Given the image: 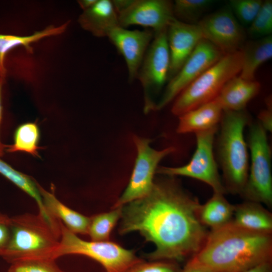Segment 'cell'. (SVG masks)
<instances>
[{"instance_id":"obj_1","label":"cell","mask_w":272,"mask_h":272,"mask_svg":"<svg viewBox=\"0 0 272 272\" xmlns=\"http://www.w3.org/2000/svg\"><path fill=\"white\" fill-rule=\"evenodd\" d=\"M162 176L148 195L121 207L119 234L137 232L153 243L154 250L146 255L150 260L190 259L209 232L199 218L201 204L175 177Z\"/></svg>"},{"instance_id":"obj_2","label":"cell","mask_w":272,"mask_h":272,"mask_svg":"<svg viewBox=\"0 0 272 272\" xmlns=\"http://www.w3.org/2000/svg\"><path fill=\"white\" fill-rule=\"evenodd\" d=\"M271 259L272 234L250 231L231 221L211 230L189 260L214 272H243Z\"/></svg>"},{"instance_id":"obj_3","label":"cell","mask_w":272,"mask_h":272,"mask_svg":"<svg viewBox=\"0 0 272 272\" xmlns=\"http://www.w3.org/2000/svg\"><path fill=\"white\" fill-rule=\"evenodd\" d=\"M245 110H223L217 141L218 160L222 171L223 182L227 192L241 194L249 172V154L244 135L250 123Z\"/></svg>"},{"instance_id":"obj_4","label":"cell","mask_w":272,"mask_h":272,"mask_svg":"<svg viewBox=\"0 0 272 272\" xmlns=\"http://www.w3.org/2000/svg\"><path fill=\"white\" fill-rule=\"evenodd\" d=\"M60 239V230L53 228L39 213L11 217V238L2 257L10 263L27 259L55 260Z\"/></svg>"},{"instance_id":"obj_5","label":"cell","mask_w":272,"mask_h":272,"mask_svg":"<svg viewBox=\"0 0 272 272\" xmlns=\"http://www.w3.org/2000/svg\"><path fill=\"white\" fill-rule=\"evenodd\" d=\"M242 50L224 55L186 87L174 100L171 112L179 116L213 100L225 84L240 73Z\"/></svg>"},{"instance_id":"obj_6","label":"cell","mask_w":272,"mask_h":272,"mask_svg":"<svg viewBox=\"0 0 272 272\" xmlns=\"http://www.w3.org/2000/svg\"><path fill=\"white\" fill-rule=\"evenodd\" d=\"M59 225L60 239L55 259L65 255H84L98 262L106 272H126L143 260L133 250L116 243L85 240L68 230L60 221Z\"/></svg>"},{"instance_id":"obj_7","label":"cell","mask_w":272,"mask_h":272,"mask_svg":"<svg viewBox=\"0 0 272 272\" xmlns=\"http://www.w3.org/2000/svg\"><path fill=\"white\" fill-rule=\"evenodd\" d=\"M247 146L250 164L240 194L245 200L272 206L271 155L266 131L257 121L249 123Z\"/></svg>"},{"instance_id":"obj_8","label":"cell","mask_w":272,"mask_h":272,"mask_svg":"<svg viewBox=\"0 0 272 272\" xmlns=\"http://www.w3.org/2000/svg\"><path fill=\"white\" fill-rule=\"evenodd\" d=\"M218 127L195 133L196 149L188 163L176 167H158L156 173L164 176H181L194 178L209 185L213 192L226 193L227 191L214 153L215 135Z\"/></svg>"},{"instance_id":"obj_9","label":"cell","mask_w":272,"mask_h":272,"mask_svg":"<svg viewBox=\"0 0 272 272\" xmlns=\"http://www.w3.org/2000/svg\"><path fill=\"white\" fill-rule=\"evenodd\" d=\"M132 140L137 153L133 169L126 187L112 208L121 207L148 195L153 186L159 163L176 151L173 146L154 149L150 146L151 140L148 138L134 135Z\"/></svg>"},{"instance_id":"obj_10","label":"cell","mask_w":272,"mask_h":272,"mask_svg":"<svg viewBox=\"0 0 272 272\" xmlns=\"http://www.w3.org/2000/svg\"><path fill=\"white\" fill-rule=\"evenodd\" d=\"M167 28L154 32L138 72V79L144 92L145 111L155 110L154 95L168 80L170 55Z\"/></svg>"},{"instance_id":"obj_11","label":"cell","mask_w":272,"mask_h":272,"mask_svg":"<svg viewBox=\"0 0 272 272\" xmlns=\"http://www.w3.org/2000/svg\"><path fill=\"white\" fill-rule=\"evenodd\" d=\"M224 55L205 39L196 46L178 73L172 77L157 102L155 110H160L173 101L189 85Z\"/></svg>"},{"instance_id":"obj_12","label":"cell","mask_w":272,"mask_h":272,"mask_svg":"<svg viewBox=\"0 0 272 272\" xmlns=\"http://www.w3.org/2000/svg\"><path fill=\"white\" fill-rule=\"evenodd\" d=\"M196 24L203 39L224 55L242 50L246 43V32L229 7L207 15Z\"/></svg>"},{"instance_id":"obj_13","label":"cell","mask_w":272,"mask_h":272,"mask_svg":"<svg viewBox=\"0 0 272 272\" xmlns=\"http://www.w3.org/2000/svg\"><path fill=\"white\" fill-rule=\"evenodd\" d=\"M173 5L168 0H134L118 15L119 25L124 28L140 25L151 28L154 32L160 31L167 28L175 18Z\"/></svg>"},{"instance_id":"obj_14","label":"cell","mask_w":272,"mask_h":272,"mask_svg":"<svg viewBox=\"0 0 272 272\" xmlns=\"http://www.w3.org/2000/svg\"><path fill=\"white\" fill-rule=\"evenodd\" d=\"M154 36L153 30H130L120 26L109 32L107 37L125 60L129 80L132 81L137 78L139 70Z\"/></svg>"},{"instance_id":"obj_15","label":"cell","mask_w":272,"mask_h":272,"mask_svg":"<svg viewBox=\"0 0 272 272\" xmlns=\"http://www.w3.org/2000/svg\"><path fill=\"white\" fill-rule=\"evenodd\" d=\"M167 36L170 55L169 81L203 38L197 24L186 23L175 18L167 27Z\"/></svg>"},{"instance_id":"obj_16","label":"cell","mask_w":272,"mask_h":272,"mask_svg":"<svg viewBox=\"0 0 272 272\" xmlns=\"http://www.w3.org/2000/svg\"><path fill=\"white\" fill-rule=\"evenodd\" d=\"M260 89V84L255 80H247L236 76L225 84L214 99L223 110H243Z\"/></svg>"},{"instance_id":"obj_17","label":"cell","mask_w":272,"mask_h":272,"mask_svg":"<svg viewBox=\"0 0 272 272\" xmlns=\"http://www.w3.org/2000/svg\"><path fill=\"white\" fill-rule=\"evenodd\" d=\"M78 22L84 30L98 37H107L112 29L119 26L118 15L109 0H97L83 11Z\"/></svg>"},{"instance_id":"obj_18","label":"cell","mask_w":272,"mask_h":272,"mask_svg":"<svg viewBox=\"0 0 272 272\" xmlns=\"http://www.w3.org/2000/svg\"><path fill=\"white\" fill-rule=\"evenodd\" d=\"M223 112L221 106L214 99L179 116L176 132L195 133L218 127Z\"/></svg>"},{"instance_id":"obj_19","label":"cell","mask_w":272,"mask_h":272,"mask_svg":"<svg viewBox=\"0 0 272 272\" xmlns=\"http://www.w3.org/2000/svg\"><path fill=\"white\" fill-rule=\"evenodd\" d=\"M44 207L49 214L60 221L70 231L76 234H88L90 217L69 208L59 200L54 191L46 190L38 184Z\"/></svg>"},{"instance_id":"obj_20","label":"cell","mask_w":272,"mask_h":272,"mask_svg":"<svg viewBox=\"0 0 272 272\" xmlns=\"http://www.w3.org/2000/svg\"><path fill=\"white\" fill-rule=\"evenodd\" d=\"M232 222L250 231L272 234V214L259 202L245 200L234 205Z\"/></svg>"},{"instance_id":"obj_21","label":"cell","mask_w":272,"mask_h":272,"mask_svg":"<svg viewBox=\"0 0 272 272\" xmlns=\"http://www.w3.org/2000/svg\"><path fill=\"white\" fill-rule=\"evenodd\" d=\"M69 24L70 22H67L59 26H49L27 36L0 34V77L6 76L5 59L8 52L17 47L23 46L27 51L32 52V44L44 38L63 33Z\"/></svg>"},{"instance_id":"obj_22","label":"cell","mask_w":272,"mask_h":272,"mask_svg":"<svg viewBox=\"0 0 272 272\" xmlns=\"http://www.w3.org/2000/svg\"><path fill=\"white\" fill-rule=\"evenodd\" d=\"M243 58L239 76L254 80L258 67L272 57V35L245 43L242 49Z\"/></svg>"},{"instance_id":"obj_23","label":"cell","mask_w":272,"mask_h":272,"mask_svg":"<svg viewBox=\"0 0 272 272\" xmlns=\"http://www.w3.org/2000/svg\"><path fill=\"white\" fill-rule=\"evenodd\" d=\"M234 205L230 203L224 194L213 192L212 197L203 205H200L198 216L201 223L211 230L219 228L233 219Z\"/></svg>"},{"instance_id":"obj_24","label":"cell","mask_w":272,"mask_h":272,"mask_svg":"<svg viewBox=\"0 0 272 272\" xmlns=\"http://www.w3.org/2000/svg\"><path fill=\"white\" fill-rule=\"evenodd\" d=\"M40 131L35 122L22 124L16 129L14 137V143L7 148L9 152H24L35 157H39L38 146Z\"/></svg>"},{"instance_id":"obj_25","label":"cell","mask_w":272,"mask_h":272,"mask_svg":"<svg viewBox=\"0 0 272 272\" xmlns=\"http://www.w3.org/2000/svg\"><path fill=\"white\" fill-rule=\"evenodd\" d=\"M112 209L90 217L88 235L91 240H109L110 234L121 216V207Z\"/></svg>"},{"instance_id":"obj_26","label":"cell","mask_w":272,"mask_h":272,"mask_svg":"<svg viewBox=\"0 0 272 272\" xmlns=\"http://www.w3.org/2000/svg\"><path fill=\"white\" fill-rule=\"evenodd\" d=\"M0 173L34 199L39 212H44L45 208L38 184L30 176L17 171L1 159Z\"/></svg>"},{"instance_id":"obj_27","label":"cell","mask_w":272,"mask_h":272,"mask_svg":"<svg viewBox=\"0 0 272 272\" xmlns=\"http://www.w3.org/2000/svg\"><path fill=\"white\" fill-rule=\"evenodd\" d=\"M214 3L213 0H176L173 5L174 16L180 21L195 24Z\"/></svg>"},{"instance_id":"obj_28","label":"cell","mask_w":272,"mask_h":272,"mask_svg":"<svg viewBox=\"0 0 272 272\" xmlns=\"http://www.w3.org/2000/svg\"><path fill=\"white\" fill-rule=\"evenodd\" d=\"M248 34L251 38L257 39L271 35L272 1H263L262 5L249 25Z\"/></svg>"},{"instance_id":"obj_29","label":"cell","mask_w":272,"mask_h":272,"mask_svg":"<svg viewBox=\"0 0 272 272\" xmlns=\"http://www.w3.org/2000/svg\"><path fill=\"white\" fill-rule=\"evenodd\" d=\"M8 272H64L51 258L22 259L11 263Z\"/></svg>"},{"instance_id":"obj_30","label":"cell","mask_w":272,"mask_h":272,"mask_svg":"<svg viewBox=\"0 0 272 272\" xmlns=\"http://www.w3.org/2000/svg\"><path fill=\"white\" fill-rule=\"evenodd\" d=\"M262 3L261 0H230L229 8L241 25H249Z\"/></svg>"},{"instance_id":"obj_31","label":"cell","mask_w":272,"mask_h":272,"mask_svg":"<svg viewBox=\"0 0 272 272\" xmlns=\"http://www.w3.org/2000/svg\"><path fill=\"white\" fill-rule=\"evenodd\" d=\"M177 262L170 260H142L126 272H181Z\"/></svg>"},{"instance_id":"obj_32","label":"cell","mask_w":272,"mask_h":272,"mask_svg":"<svg viewBox=\"0 0 272 272\" xmlns=\"http://www.w3.org/2000/svg\"><path fill=\"white\" fill-rule=\"evenodd\" d=\"M11 235V217L0 213V256L2 257L9 245Z\"/></svg>"},{"instance_id":"obj_33","label":"cell","mask_w":272,"mask_h":272,"mask_svg":"<svg viewBox=\"0 0 272 272\" xmlns=\"http://www.w3.org/2000/svg\"><path fill=\"white\" fill-rule=\"evenodd\" d=\"M266 108L261 110L258 114V122L266 131H272V107L271 99L269 97L267 99Z\"/></svg>"},{"instance_id":"obj_34","label":"cell","mask_w":272,"mask_h":272,"mask_svg":"<svg viewBox=\"0 0 272 272\" xmlns=\"http://www.w3.org/2000/svg\"><path fill=\"white\" fill-rule=\"evenodd\" d=\"M181 272H214L209 268L194 263L189 260L187 261Z\"/></svg>"},{"instance_id":"obj_35","label":"cell","mask_w":272,"mask_h":272,"mask_svg":"<svg viewBox=\"0 0 272 272\" xmlns=\"http://www.w3.org/2000/svg\"><path fill=\"white\" fill-rule=\"evenodd\" d=\"M134 0H112L114 8L117 15L125 10L133 3Z\"/></svg>"},{"instance_id":"obj_36","label":"cell","mask_w":272,"mask_h":272,"mask_svg":"<svg viewBox=\"0 0 272 272\" xmlns=\"http://www.w3.org/2000/svg\"><path fill=\"white\" fill-rule=\"evenodd\" d=\"M243 272H272L271 261L261 263Z\"/></svg>"},{"instance_id":"obj_37","label":"cell","mask_w":272,"mask_h":272,"mask_svg":"<svg viewBox=\"0 0 272 272\" xmlns=\"http://www.w3.org/2000/svg\"><path fill=\"white\" fill-rule=\"evenodd\" d=\"M6 77H0V123L2 118L3 107L2 105V93L3 85L5 82ZM6 146L4 145L0 140V156L4 154V149Z\"/></svg>"},{"instance_id":"obj_38","label":"cell","mask_w":272,"mask_h":272,"mask_svg":"<svg viewBox=\"0 0 272 272\" xmlns=\"http://www.w3.org/2000/svg\"><path fill=\"white\" fill-rule=\"evenodd\" d=\"M97 1V0H80L78 1V3L83 11H85L93 6L96 3Z\"/></svg>"}]
</instances>
